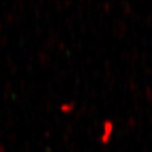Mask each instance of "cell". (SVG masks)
I'll return each mask as SVG.
<instances>
[{
  "label": "cell",
  "instance_id": "obj_1",
  "mask_svg": "<svg viewBox=\"0 0 152 152\" xmlns=\"http://www.w3.org/2000/svg\"><path fill=\"white\" fill-rule=\"evenodd\" d=\"M114 128H115V125H114L113 121L110 118H106L102 121V127H100V132H99V142L104 145L108 144V142L111 140L112 135H113Z\"/></svg>",
  "mask_w": 152,
  "mask_h": 152
},
{
  "label": "cell",
  "instance_id": "obj_2",
  "mask_svg": "<svg viewBox=\"0 0 152 152\" xmlns=\"http://www.w3.org/2000/svg\"><path fill=\"white\" fill-rule=\"evenodd\" d=\"M75 109V102H64L60 104L59 110L62 113H71Z\"/></svg>",
  "mask_w": 152,
  "mask_h": 152
}]
</instances>
